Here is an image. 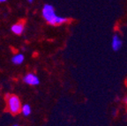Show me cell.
<instances>
[{
    "label": "cell",
    "instance_id": "cell-2",
    "mask_svg": "<svg viewBox=\"0 0 127 126\" xmlns=\"http://www.w3.org/2000/svg\"><path fill=\"white\" fill-rule=\"evenodd\" d=\"M6 98H7L8 110L10 111V113H12V115L19 114L20 109H21V103H20L19 97L16 96V95L7 94Z\"/></svg>",
    "mask_w": 127,
    "mask_h": 126
},
{
    "label": "cell",
    "instance_id": "cell-9",
    "mask_svg": "<svg viewBox=\"0 0 127 126\" xmlns=\"http://www.w3.org/2000/svg\"><path fill=\"white\" fill-rule=\"evenodd\" d=\"M28 2H29V3H32V2H33V1H34V0H28Z\"/></svg>",
    "mask_w": 127,
    "mask_h": 126
},
{
    "label": "cell",
    "instance_id": "cell-5",
    "mask_svg": "<svg viewBox=\"0 0 127 126\" xmlns=\"http://www.w3.org/2000/svg\"><path fill=\"white\" fill-rule=\"evenodd\" d=\"M11 29H12V32L13 33L20 35V34H21L24 31V23L23 22H19V23L13 25Z\"/></svg>",
    "mask_w": 127,
    "mask_h": 126
},
{
    "label": "cell",
    "instance_id": "cell-3",
    "mask_svg": "<svg viewBox=\"0 0 127 126\" xmlns=\"http://www.w3.org/2000/svg\"><path fill=\"white\" fill-rule=\"evenodd\" d=\"M23 80L26 84L31 85V86L39 85V83H40L39 78H38L36 75H34V73H28V74H27L26 76L23 78Z\"/></svg>",
    "mask_w": 127,
    "mask_h": 126
},
{
    "label": "cell",
    "instance_id": "cell-6",
    "mask_svg": "<svg viewBox=\"0 0 127 126\" xmlns=\"http://www.w3.org/2000/svg\"><path fill=\"white\" fill-rule=\"evenodd\" d=\"M12 63L15 64H20L22 63V62L24 61V56L22 54H17V55L13 56L12 59Z\"/></svg>",
    "mask_w": 127,
    "mask_h": 126
},
{
    "label": "cell",
    "instance_id": "cell-7",
    "mask_svg": "<svg viewBox=\"0 0 127 126\" xmlns=\"http://www.w3.org/2000/svg\"><path fill=\"white\" fill-rule=\"evenodd\" d=\"M20 110H21L22 114H23L24 116H28L31 114V107L28 104H25L21 107V109H20Z\"/></svg>",
    "mask_w": 127,
    "mask_h": 126
},
{
    "label": "cell",
    "instance_id": "cell-4",
    "mask_svg": "<svg viewBox=\"0 0 127 126\" xmlns=\"http://www.w3.org/2000/svg\"><path fill=\"white\" fill-rule=\"evenodd\" d=\"M111 46H112V49L115 51H117L121 49V47L123 46V41L122 40L119 38V36L117 34H114L113 37H112V41H111Z\"/></svg>",
    "mask_w": 127,
    "mask_h": 126
},
{
    "label": "cell",
    "instance_id": "cell-8",
    "mask_svg": "<svg viewBox=\"0 0 127 126\" xmlns=\"http://www.w3.org/2000/svg\"><path fill=\"white\" fill-rule=\"evenodd\" d=\"M5 1H7V0H0V3H4V2H5Z\"/></svg>",
    "mask_w": 127,
    "mask_h": 126
},
{
    "label": "cell",
    "instance_id": "cell-10",
    "mask_svg": "<svg viewBox=\"0 0 127 126\" xmlns=\"http://www.w3.org/2000/svg\"><path fill=\"white\" fill-rule=\"evenodd\" d=\"M12 126H19V125H17V124H14V125H12Z\"/></svg>",
    "mask_w": 127,
    "mask_h": 126
},
{
    "label": "cell",
    "instance_id": "cell-1",
    "mask_svg": "<svg viewBox=\"0 0 127 126\" xmlns=\"http://www.w3.org/2000/svg\"><path fill=\"white\" fill-rule=\"evenodd\" d=\"M42 16L51 25H61L67 21V19L56 14L54 7L50 4H44L42 8Z\"/></svg>",
    "mask_w": 127,
    "mask_h": 126
}]
</instances>
